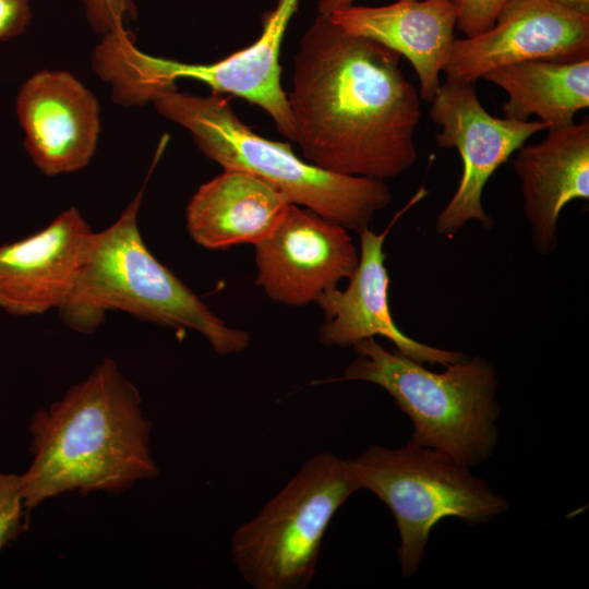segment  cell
Here are the masks:
<instances>
[{
	"instance_id": "9",
	"label": "cell",
	"mask_w": 589,
	"mask_h": 589,
	"mask_svg": "<svg viewBox=\"0 0 589 589\" xmlns=\"http://www.w3.org/2000/svg\"><path fill=\"white\" fill-rule=\"evenodd\" d=\"M474 86L445 80L431 100L430 118L441 127L435 142L440 147L456 148L462 164L457 190L435 221L437 233L447 238L470 220L479 221L485 229L493 226L482 206L486 182L533 134L546 129L541 121L490 115Z\"/></svg>"
},
{
	"instance_id": "5",
	"label": "cell",
	"mask_w": 589,
	"mask_h": 589,
	"mask_svg": "<svg viewBox=\"0 0 589 589\" xmlns=\"http://www.w3.org/2000/svg\"><path fill=\"white\" fill-rule=\"evenodd\" d=\"M357 353L339 381L382 387L413 423L411 440L444 452L472 468L489 459L498 443L500 381L481 356L432 372L374 337L352 347Z\"/></svg>"
},
{
	"instance_id": "21",
	"label": "cell",
	"mask_w": 589,
	"mask_h": 589,
	"mask_svg": "<svg viewBox=\"0 0 589 589\" xmlns=\"http://www.w3.org/2000/svg\"><path fill=\"white\" fill-rule=\"evenodd\" d=\"M88 23L96 33L105 35L123 27L125 20L134 17L132 0H81Z\"/></svg>"
},
{
	"instance_id": "22",
	"label": "cell",
	"mask_w": 589,
	"mask_h": 589,
	"mask_svg": "<svg viewBox=\"0 0 589 589\" xmlns=\"http://www.w3.org/2000/svg\"><path fill=\"white\" fill-rule=\"evenodd\" d=\"M31 20V0H0V41L22 35Z\"/></svg>"
},
{
	"instance_id": "20",
	"label": "cell",
	"mask_w": 589,
	"mask_h": 589,
	"mask_svg": "<svg viewBox=\"0 0 589 589\" xmlns=\"http://www.w3.org/2000/svg\"><path fill=\"white\" fill-rule=\"evenodd\" d=\"M508 0H453L457 12V24L466 37L491 28Z\"/></svg>"
},
{
	"instance_id": "15",
	"label": "cell",
	"mask_w": 589,
	"mask_h": 589,
	"mask_svg": "<svg viewBox=\"0 0 589 589\" xmlns=\"http://www.w3.org/2000/svg\"><path fill=\"white\" fill-rule=\"evenodd\" d=\"M514 170L524 212L539 254L557 245V220L572 201L589 199V119L550 129L546 136L516 151Z\"/></svg>"
},
{
	"instance_id": "6",
	"label": "cell",
	"mask_w": 589,
	"mask_h": 589,
	"mask_svg": "<svg viewBox=\"0 0 589 589\" xmlns=\"http://www.w3.org/2000/svg\"><path fill=\"white\" fill-rule=\"evenodd\" d=\"M300 0H277L266 13L261 35L250 46L213 63H185L154 57L134 46L125 28L101 37L92 53V67L112 86L113 101L123 106L144 105L176 88L179 79L208 85L213 93H229L261 107L276 129L293 141L294 129L281 87L280 49Z\"/></svg>"
},
{
	"instance_id": "10",
	"label": "cell",
	"mask_w": 589,
	"mask_h": 589,
	"mask_svg": "<svg viewBox=\"0 0 589 589\" xmlns=\"http://www.w3.org/2000/svg\"><path fill=\"white\" fill-rule=\"evenodd\" d=\"M254 247L255 284L273 301L290 306L316 303L359 264L348 229L294 204Z\"/></svg>"
},
{
	"instance_id": "24",
	"label": "cell",
	"mask_w": 589,
	"mask_h": 589,
	"mask_svg": "<svg viewBox=\"0 0 589 589\" xmlns=\"http://www.w3.org/2000/svg\"><path fill=\"white\" fill-rule=\"evenodd\" d=\"M582 14H589V0H551Z\"/></svg>"
},
{
	"instance_id": "1",
	"label": "cell",
	"mask_w": 589,
	"mask_h": 589,
	"mask_svg": "<svg viewBox=\"0 0 589 589\" xmlns=\"http://www.w3.org/2000/svg\"><path fill=\"white\" fill-rule=\"evenodd\" d=\"M287 99L309 163L339 175L395 178L417 160L421 98L400 55L317 14L299 41Z\"/></svg>"
},
{
	"instance_id": "16",
	"label": "cell",
	"mask_w": 589,
	"mask_h": 589,
	"mask_svg": "<svg viewBox=\"0 0 589 589\" xmlns=\"http://www.w3.org/2000/svg\"><path fill=\"white\" fill-rule=\"evenodd\" d=\"M349 34L370 38L405 57L419 79L421 100L431 103L455 40L452 0H398L382 7L350 4L329 15Z\"/></svg>"
},
{
	"instance_id": "25",
	"label": "cell",
	"mask_w": 589,
	"mask_h": 589,
	"mask_svg": "<svg viewBox=\"0 0 589 589\" xmlns=\"http://www.w3.org/2000/svg\"><path fill=\"white\" fill-rule=\"evenodd\" d=\"M453 1V0H452Z\"/></svg>"
},
{
	"instance_id": "17",
	"label": "cell",
	"mask_w": 589,
	"mask_h": 589,
	"mask_svg": "<svg viewBox=\"0 0 589 589\" xmlns=\"http://www.w3.org/2000/svg\"><path fill=\"white\" fill-rule=\"evenodd\" d=\"M289 204L262 179L224 169L191 197L187 229L195 243L211 250L255 244L271 232Z\"/></svg>"
},
{
	"instance_id": "4",
	"label": "cell",
	"mask_w": 589,
	"mask_h": 589,
	"mask_svg": "<svg viewBox=\"0 0 589 589\" xmlns=\"http://www.w3.org/2000/svg\"><path fill=\"white\" fill-rule=\"evenodd\" d=\"M152 103L166 119L185 128L196 147L224 169L251 173L280 192L290 204L358 233L392 202L385 180L339 175L298 157L288 143L267 140L238 117L216 93L202 97L178 92Z\"/></svg>"
},
{
	"instance_id": "2",
	"label": "cell",
	"mask_w": 589,
	"mask_h": 589,
	"mask_svg": "<svg viewBox=\"0 0 589 589\" xmlns=\"http://www.w3.org/2000/svg\"><path fill=\"white\" fill-rule=\"evenodd\" d=\"M137 387L111 358L32 418L33 460L21 474L25 510L67 492L120 493L160 472Z\"/></svg>"
},
{
	"instance_id": "12",
	"label": "cell",
	"mask_w": 589,
	"mask_h": 589,
	"mask_svg": "<svg viewBox=\"0 0 589 589\" xmlns=\"http://www.w3.org/2000/svg\"><path fill=\"white\" fill-rule=\"evenodd\" d=\"M15 111L25 148L47 176L85 168L97 147L100 109L93 93L67 71L43 70L21 86Z\"/></svg>"
},
{
	"instance_id": "8",
	"label": "cell",
	"mask_w": 589,
	"mask_h": 589,
	"mask_svg": "<svg viewBox=\"0 0 589 589\" xmlns=\"http://www.w3.org/2000/svg\"><path fill=\"white\" fill-rule=\"evenodd\" d=\"M359 491L348 459L318 453L231 537V558L255 589H302L316 573L325 531Z\"/></svg>"
},
{
	"instance_id": "11",
	"label": "cell",
	"mask_w": 589,
	"mask_h": 589,
	"mask_svg": "<svg viewBox=\"0 0 589 589\" xmlns=\"http://www.w3.org/2000/svg\"><path fill=\"white\" fill-rule=\"evenodd\" d=\"M585 58H589V14L551 0H508L491 28L455 38L443 72L446 80L476 84L486 72L513 63Z\"/></svg>"
},
{
	"instance_id": "7",
	"label": "cell",
	"mask_w": 589,
	"mask_h": 589,
	"mask_svg": "<svg viewBox=\"0 0 589 589\" xmlns=\"http://www.w3.org/2000/svg\"><path fill=\"white\" fill-rule=\"evenodd\" d=\"M348 462L359 490L376 495L394 515L405 577L420 568L431 531L442 519L453 517L476 526L509 506L470 467L411 438L399 448L371 445Z\"/></svg>"
},
{
	"instance_id": "18",
	"label": "cell",
	"mask_w": 589,
	"mask_h": 589,
	"mask_svg": "<svg viewBox=\"0 0 589 589\" xmlns=\"http://www.w3.org/2000/svg\"><path fill=\"white\" fill-rule=\"evenodd\" d=\"M484 80L507 94L504 118H539L546 130L574 123L575 115L589 107V58L570 62L533 60L495 68Z\"/></svg>"
},
{
	"instance_id": "3",
	"label": "cell",
	"mask_w": 589,
	"mask_h": 589,
	"mask_svg": "<svg viewBox=\"0 0 589 589\" xmlns=\"http://www.w3.org/2000/svg\"><path fill=\"white\" fill-rule=\"evenodd\" d=\"M140 191L108 228L94 232L65 303L62 321L73 330L92 333L109 311L204 336L220 356L244 350L245 330L228 326L146 247L137 224Z\"/></svg>"
},
{
	"instance_id": "14",
	"label": "cell",
	"mask_w": 589,
	"mask_h": 589,
	"mask_svg": "<svg viewBox=\"0 0 589 589\" xmlns=\"http://www.w3.org/2000/svg\"><path fill=\"white\" fill-rule=\"evenodd\" d=\"M388 229L377 233L369 228L359 232V264L346 289L326 290L317 300L324 312L318 339L325 346L353 347L357 342L384 336L395 349L421 364L447 366L467 358L453 351L417 341L395 324L388 305L389 276L385 266L384 241Z\"/></svg>"
},
{
	"instance_id": "23",
	"label": "cell",
	"mask_w": 589,
	"mask_h": 589,
	"mask_svg": "<svg viewBox=\"0 0 589 589\" xmlns=\"http://www.w3.org/2000/svg\"><path fill=\"white\" fill-rule=\"evenodd\" d=\"M353 0H318L317 12L321 15L329 16L335 11L352 4Z\"/></svg>"
},
{
	"instance_id": "13",
	"label": "cell",
	"mask_w": 589,
	"mask_h": 589,
	"mask_svg": "<svg viewBox=\"0 0 589 589\" xmlns=\"http://www.w3.org/2000/svg\"><path fill=\"white\" fill-rule=\"evenodd\" d=\"M94 231L70 207L44 229L0 245V309L16 316L38 315L65 303Z\"/></svg>"
},
{
	"instance_id": "19",
	"label": "cell",
	"mask_w": 589,
	"mask_h": 589,
	"mask_svg": "<svg viewBox=\"0 0 589 589\" xmlns=\"http://www.w3.org/2000/svg\"><path fill=\"white\" fill-rule=\"evenodd\" d=\"M21 476L0 472V550L26 528Z\"/></svg>"
}]
</instances>
